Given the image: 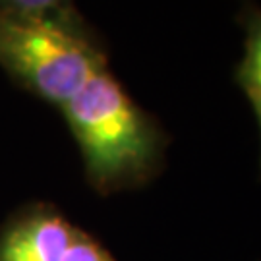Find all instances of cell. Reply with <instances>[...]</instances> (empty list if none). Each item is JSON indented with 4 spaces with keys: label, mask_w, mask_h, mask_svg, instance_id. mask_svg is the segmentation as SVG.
Returning a JSON list of instances; mask_svg holds the SVG:
<instances>
[{
    "label": "cell",
    "mask_w": 261,
    "mask_h": 261,
    "mask_svg": "<svg viewBox=\"0 0 261 261\" xmlns=\"http://www.w3.org/2000/svg\"><path fill=\"white\" fill-rule=\"evenodd\" d=\"M240 23L246 31V39H244L242 62L236 68L234 77L252 105L261 141V10L244 6L240 12Z\"/></svg>",
    "instance_id": "cell-4"
},
{
    "label": "cell",
    "mask_w": 261,
    "mask_h": 261,
    "mask_svg": "<svg viewBox=\"0 0 261 261\" xmlns=\"http://www.w3.org/2000/svg\"><path fill=\"white\" fill-rule=\"evenodd\" d=\"M0 66L18 85L62 109L107 68V55L72 4L0 2Z\"/></svg>",
    "instance_id": "cell-2"
},
{
    "label": "cell",
    "mask_w": 261,
    "mask_h": 261,
    "mask_svg": "<svg viewBox=\"0 0 261 261\" xmlns=\"http://www.w3.org/2000/svg\"><path fill=\"white\" fill-rule=\"evenodd\" d=\"M77 232L53 205L25 207L0 230V261H60Z\"/></svg>",
    "instance_id": "cell-3"
},
{
    "label": "cell",
    "mask_w": 261,
    "mask_h": 261,
    "mask_svg": "<svg viewBox=\"0 0 261 261\" xmlns=\"http://www.w3.org/2000/svg\"><path fill=\"white\" fill-rule=\"evenodd\" d=\"M62 112L95 192L111 196L140 188L157 176L167 134L107 68L97 72L62 107Z\"/></svg>",
    "instance_id": "cell-1"
},
{
    "label": "cell",
    "mask_w": 261,
    "mask_h": 261,
    "mask_svg": "<svg viewBox=\"0 0 261 261\" xmlns=\"http://www.w3.org/2000/svg\"><path fill=\"white\" fill-rule=\"evenodd\" d=\"M60 261H114V257L99 240H95L93 236L80 228L74 242L70 244Z\"/></svg>",
    "instance_id": "cell-5"
}]
</instances>
